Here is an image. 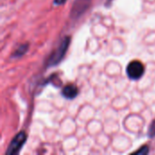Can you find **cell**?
<instances>
[{
  "label": "cell",
  "mask_w": 155,
  "mask_h": 155,
  "mask_svg": "<svg viewBox=\"0 0 155 155\" xmlns=\"http://www.w3.org/2000/svg\"><path fill=\"white\" fill-rule=\"evenodd\" d=\"M70 42H71V39H70L69 36H66V37H64L62 40V42L60 43L59 46L56 48V50L53 53V54L48 59L47 66L57 65L62 61V59L65 55V53H66V51H67V49L69 47Z\"/></svg>",
  "instance_id": "obj_1"
},
{
  "label": "cell",
  "mask_w": 155,
  "mask_h": 155,
  "mask_svg": "<svg viewBox=\"0 0 155 155\" xmlns=\"http://www.w3.org/2000/svg\"><path fill=\"white\" fill-rule=\"evenodd\" d=\"M26 141V134L25 132H20L18 133L15 138L12 140V142L10 143L7 151L5 152L6 155H14L20 152V150L22 149V147L24 146L25 143Z\"/></svg>",
  "instance_id": "obj_2"
},
{
  "label": "cell",
  "mask_w": 155,
  "mask_h": 155,
  "mask_svg": "<svg viewBox=\"0 0 155 155\" xmlns=\"http://www.w3.org/2000/svg\"><path fill=\"white\" fill-rule=\"evenodd\" d=\"M126 73L130 79L138 80L144 74V65L140 61L134 60L127 65Z\"/></svg>",
  "instance_id": "obj_3"
},
{
  "label": "cell",
  "mask_w": 155,
  "mask_h": 155,
  "mask_svg": "<svg viewBox=\"0 0 155 155\" xmlns=\"http://www.w3.org/2000/svg\"><path fill=\"white\" fill-rule=\"evenodd\" d=\"M90 2L91 0H75L74 5L72 7L71 15L74 18L81 15L87 9L88 5H90Z\"/></svg>",
  "instance_id": "obj_4"
},
{
  "label": "cell",
  "mask_w": 155,
  "mask_h": 155,
  "mask_svg": "<svg viewBox=\"0 0 155 155\" xmlns=\"http://www.w3.org/2000/svg\"><path fill=\"white\" fill-rule=\"evenodd\" d=\"M78 94V89L74 84H67L62 90V95L66 99H74Z\"/></svg>",
  "instance_id": "obj_5"
},
{
  "label": "cell",
  "mask_w": 155,
  "mask_h": 155,
  "mask_svg": "<svg viewBox=\"0 0 155 155\" xmlns=\"http://www.w3.org/2000/svg\"><path fill=\"white\" fill-rule=\"evenodd\" d=\"M27 50H28V45H27V44L22 45H20V46L16 49V51L14 53L13 57H15V58L21 57L22 55H24V54L27 52Z\"/></svg>",
  "instance_id": "obj_6"
},
{
  "label": "cell",
  "mask_w": 155,
  "mask_h": 155,
  "mask_svg": "<svg viewBox=\"0 0 155 155\" xmlns=\"http://www.w3.org/2000/svg\"><path fill=\"white\" fill-rule=\"evenodd\" d=\"M148 153H149V148H148L147 145H144L140 150L134 152V153H137V154H147Z\"/></svg>",
  "instance_id": "obj_7"
},
{
  "label": "cell",
  "mask_w": 155,
  "mask_h": 155,
  "mask_svg": "<svg viewBox=\"0 0 155 155\" xmlns=\"http://www.w3.org/2000/svg\"><path fill=\"white\" fill-rule=\"evenodd\" d=\"M148 134H149V136L150 137H153V136H155V121H153L150 127H149V131H148Z\"/></svg>",
  "instance_id": "obj_8"
},
{
  "label": "cell",
  "mask_w": 155,
  "mask_h": 155,
  "mask_svg": "<svg viewBox=\"0 0 155 155\" xmlns=\"http://www.w3.org/2000/svg\"><path fill=\"white\" fill-rule=\"evenodd\" d=\"M65 1L66 0H54V4L56 5H64Z\"/></svg>",
  "instance_id": "obj_9"
}]
</instances>
